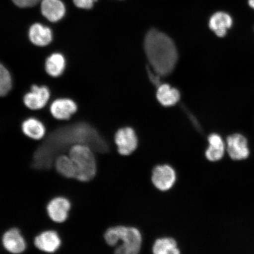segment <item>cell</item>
<instances>
[{"label":"cell","instance_id":"9","mask_svg":"<svg viewBox=\"0 0 254 254\" xmlns=\"http://www.w3.org/2000/svg\"><path fill=\"white\" fill-rule=\"evenodd\" d=\"M227 151L228 155L233 160H246L250 155V149L245 136L236 133L227 138Z\"/></svg>","mask_w":254,"mask_h":254},{"label":"cell","instance_id":"15","mask_svg":"<svg viewBox=\"0 0 254 254\" xmlns=\"http://www.w3.org/2000/svg\"><path fill=\"white\" fill-rule=\"evenodd\" d=\"M66 68L65 57L60 52L51 53L44 62V70L52 78H57L61 77L64 73Z\"/></svg>","mask_w":254,"mask_h":254},{"label":"cell","instance_id":"22","mask_svg":"<svg viewBox=\"0 0 254 254\" xmlns=\"http://www.w3.org/2000/svg\"><path fill=\"white\" fill-rule=\"evenodd\" d=\"M74 5L78 8L90 9L94 7L98 0H72Z\"/></svg>","mask_w":254,"mask_h":254},{"label":"cell","instance_id":"4","mask_svg":"<svg viewBox=\"0 0 254 254\" xmlns=\"http://www.w3.org/2000/svg\"><path fill=\"white\" fill-rule=\"evenodd\" d=\"M52 93L50 88L45 85H31L29 91L24 95V106L31 111L43 110L50 100Z\"/></svg>","mask_w":254,"mask_h":254},{"label":"cell","instance_id":"13","mask_svg":"<svg viewBox=\"0 0 254 254\" xmlns=\"http://www.w3.org/2000/svg\"><path fill=\"white\" fill-rule=\"evenodd\" d=\"M21 129L25 136L34 141L42 140L47 134L45 124L35 117L25 118L21 123Z\"/></svg>","mask_w":254,"mask_h":254},{"label":"cell","instance_id":"16","mask_svg":"<svg viewBox=\"0 0 254 254\" xmlns=\"http://www.w3.org/2000/svg\"><path fill=\"white\" fill-rule=\"evenodd\" d=\"M233 20L230 14L223 11H218L209 19V27L218 37L226 36L228 30L233 26Z\"/></svg>","mask_w":254,"mask_h":254},{"label":"cell","instance_id":"10","mask_svg":"<svg viewBox=\"0 0 254 254\" xmlns=\"http://www.w3.org/2000/svg\"><path fill=\"white\" fill-rule=\"evenodd\" d=\"M27 36L31 44L40 48L50 46L54 39L52 28L41 23L32 24L28 28Z\"/></svg>","mask_w":254,"mask_h":254},{"label":"cell","instance_id":"1","mask_svg":"<svg viewBox=\"0 0 254 254\" xmlns=\"http://www.w3.org/2000/svg\"><path fill=\"white\" fill-rule=\"evenodd\" d=\"M144 49L151 67L158 75L166 76L174 70L179 55L174 41L167 34L155 29L148 31Z\"/></svg>","mask_w":254,"mask_h":254},{"label":"cell","instance_id":"7","mask_svg":"<svg viewBox=\"0 0 254 254\" xmlns=\"http://www.w3.org/2000/svg\"><path fill=\"white\" fill-rule=\"evenodd\" d=\"M71 207V202L68 198L57 196L48 202L46 210L50 220L60 224L68 220Z\"/></svg>","mask_w":254,"mask_h":254},{"label":"cell","instance_id":"24","mask_svg":"<svg viewBox=\"0 0 254 254\" xmlns=\"http://www.w3.org/2000/svg\"><path fill=\"white\" fill-rule=\"evenodd\" d=\"M249 4L251 7L254 9V0H249Z\"/></svg>","mask_w":254,"mask_h":254},{"label":"cell","instance_id":"11","mask_svg":"<svg viewBox=\"0 0 254 254\" xmlns=\"http://www.w3.org/2000/svg\"><path fill=\"white\" fill-rule=\"evenodd\" d=\"M152 182L154 186L162 191L169 190L176 180V174L172 167L168 165L158 166L152 171Z\"/></svg>","mask_w":254,"mask_h":254},{"label":"cell","instance_id":"18","mask_svg":"<svg viewBox=\"0 0 254 254\" xmlns=\"http://www.w3.org/2000/svg\"><path fill=\"white\" fill-rule=\"evenodd\" d=\"M209 147L205 151V157L211 162L220 161L224 156L225 143L221 136L217 134H212L208 138Z\"/></svg>","mask_w":254,"mask_h":254},{"label":"cell","instance_id":"2","mask_svg":"<svg viewBox=\"0 0 254 254\" xmlns=\"http://www.w3.org/2000/svg\"><path fill=\"white\" fill-rule=\"evenodd\" d=\"M104 240L108 246L117 247L115 251L117 254H136L141 249V234L134 227H110L105 231Z\"/></svg>","mask_w":254,"mask_h":254},{"label":"cell","instance_id":"23","mask_svg":"<svg viewBox=\"0 0 254 254\" xmlns=\"http://www.w3.org/2000/svg\"><path fill=\"white\" fill-rule=\"evenodd\" d=\"M41 1V0H12L16 6L22 8L33 7Z\"/></svg>","mask_w":254,"mask_h":254},{"label":"cell","instance_id":"12","mask_svg":"<svg viewBox=\"0 0 254 254\" xmlns=\"http://www.w3.org/2000/svg\"><path fill=\"white\" fill-rule=\"evenodd\" d=\"M114 139L119 153L123 155H129L137 148V136L134 130L130 127L120 129Z\"/></svg>","mask_w":254,"mask_h":254},{"label":"cell","instance_id":"19","mask_svg":"<svg viewBox=\"0 0 254 254\" xmlns=\"http://www.w3.org/2000/svg\"><path fill=\"white\" fill-rule=\"evenodd\" d=\"M157 98L163 106L170 107L179 102L180 94L179 90L171 87L169 84H160L157 91Z\"/></svg>","mask_w":254,"mask_h":254},{"label":"cell","instance_id":"3","mask_svg":"<svg viewBox=\"0 0 254 254\" xmlns=\"http://www.w3.org/2000/svg\"><path fill=\"white\" fill-rule=\"evenodd\" d=\"M68 154L77 169L76 180L82 183L91 182L97 176L98 161L95 152L84 144H75L69 149Z\"/></svg>","mask_w":254,"mask_h":254},{"label":"cell","instance_id":"21","mask_svg":"<svg viewBox=\"0 0 254 254\" xmlns=\"http://www.w3.org/2000/svg\"><path fill=\"white\" fill-rule=\"evenodd\" d=\"M13 86V80L9 69L0 63V97L7 96Z\"/></svg>","mask_w":254,"mask_h":254},{"label":"cell","instance_id":"5","mask_svg":"<svg viewBox=\"0 0 254 254\" xmlns=\"http://www.w3.org/2000/svg\"><path fill=\"white\" fill-rule=\"evenodd\" d=\"M62 245V238L54 229L41 231L34 239V246L40 253L55 254Z\"/></svg>","mask_w":254,"mask_h":254},{"label":"cell","instance_id":"20","mask_svg":"<svg viewBox=\"0 0 254 254\" xmlns=\"http://www.w3.org/2000/svg\"><path fill=\"white\" fill-rule=\"evenodd\" d=\"M152 251L155 254H177L180 253L176 241L171 238L157 240L152 247Z\"/></svg>","mask_w":254,"mask_h":254},{"label":"cell","instance_id":"6","mask_svg":"<svg viewBox=\"0 0 254 254\" xmlns=\"http://www.w3.org/2000/svg\"><path fill=\"white\" fill-rule=\"evenodd\" d=\"M78 110L77 103L68 97L57 98L51 103L49 111L53 118L59 122L69 121Z\"/></svg>","mask_w":254,"mask_h":254},{"label":"cell","instance_id":"8","mask_svg":"<svg viewBox=\"0 0 254 254\" xmlns=\"http://www.w3.org/2000/svg\"><path fill=\"white\" fill-rule=\"evenodd\" d=\"M1 243L7 254H24L27 250V241L18 228H11L6 231L2 235Z\"/></svg>","mask_w":254,"mask_h":254},{"label":"cell","instance_id":"14","mask_svg":"<svg viewBox=\"0 0 254 254\" xmlns=\"http://www.w3.org/2000/svg\"><path fill=\"white\" fill-rule=\"evenodd\" d=\"M41 14L51 23H56L65 17L66 7L62 0H41Z\"/></svg>","mask_w":254,"mask_h":254},{"label":"cell","instance_id":"17","mask_svg":"<svg viewBox=\"0 0 254 254\" xmlns=\"http://www.w3.org/2000/svg\"><path fill=\"white\" fill-rule=\"evenodd\" d=\"M55 168L60 176L67 179H76L77 169L68 154H62L56 158Z\"/></svg>","mask_w":254,"mask_h":254}]
</instances>
